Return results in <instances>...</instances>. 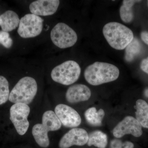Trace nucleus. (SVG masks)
<instances>
[{
    "instance_id": "f257e3e1",
    "label": "nucleus",
    "mask_w": 148,
    "mask_h": 148,
    "mask_svg": "<svg viewBox=\"0 0 148 148\" xmlns=\"http://www.w3.org/2000/svg\"><path fill=\"white\" fill-rule=\"evenodd\" d=\"M119 75L118 68L109 63L95 62L84 71L85 79L89 84L98 86L114 81Z\"/></svg>"
},
{
    "instance_id": "f03ea898",
    "label": "nucleus",
    "mask_w": 148,
    "mask_h": 148,
    "mask_svg": "<svg viewBox=\"0 0 148 148\" xmlns=\"http://www.w3.org/2000/svg\"><path fill=\"white\" fill-rule=\"evenodd\" d=\"M103 32L109 44L116 50L125 49L134 39L131 29L118 22L106 24L103 27Z\"/></svg>"
},
{
    "instance_id": "7ed1b4c3",
    "label": "nucleus",
    "mask_w": 148,
    "mask_h": 148,
    "mask_svg": "<svg viewBox=\"0 0 148 148\" xmlns=\"http://www.w3.org/2000/svg\"><path fill=\"white\" fill-rule=\"evenodd\" d=\"M61 125L54 112L46 111L43 115L42 123L35 125L32 129V134L35 141L40 147L47 148L50 143L48 133L58 130L61 128Z\"/></svg>"
},
{
    "instance_id": "20e7f679",
    "label": "nucleus",
    "mask_w": 148,
    "mask_h": 148,
    "mask_svg": "<svg viewBox=\"0 0 148 148\" xmlns=\"http://www.w3.org/2000/svg\"><path fill=\"white\" fill-rule=\"evenodd\" d=\"M37 90L36 80L32 77H24L18 81L11 91L9 100L14 104H30L36 95Z\"/></svg>"
},
{
    "instance_id": "39448f33",
    "label": "nucleus",
    "mask_w": 148,
    "mask_h": 148,
    "mask_svg": "<svg viewBox=\"0 0 148 148\" xmlns=\"http://www.w3.org/2000/svg\"><path fill=\"white\" fill-rule=\"evenodd\" d=\"M81 71L78 64L76 61L70 60L55 67L51 71V75L55 82L69 85L78 79Z\"/></svg>"
},
{
    "instance_id": "423d86ee",
    "label": "nucleus",
    "mask_w": 148,
    "mask_h": 148,
    "mask_svg": "<svg viewBox=\"0 0 148 148\" xmlns=\"http://www.w3.org/2000/svg\"><path fill=\"white\" fill-rule=\"evenodd\" d=\"M51 39L57 47L65 49L75 45L77 40L76 33L64 23H59L53 27L50 34Z\"/></svg>"
},
{
    "instance_id": "0eeeda50",
    "label": "nucleus",
    "mask_w": 148,
    "mask_h": 148,
    "mask_svg": "<svg viewBox=\"0 0 148 148\" xmlns=\"http://www.w3.org/2000/svg\"><path fill=\"white\" fill-rule=\"evenodd\" d=\"M43 24V20L39 16L28 14L20 19L17 32L21 38H34L41 33Z\"/></svg>"
},
{
    "instance_id": "6e6552de",
    "label": "nucleus",
    "mask_w": 148,
    "mask_h": 148,
    "mask_svg": "<svg viewBox=\"0 0 148 148\" xmlns=\"http://www.w3.org/2000/svg\"><path fill=\"white\" fill-rule=\"evenodd\" d=\"M30 112V108L27 104L15 103L11 107L10 119L19 135H24L28 130L29 126L28 117Z\"/></svg>"
},
{
    "instance_id": "1a4fd4ad",
    "label": "nucleus",
    "mask_w": 148,
    "mask_h": 148,
    "mask_svg": "<svg viewBox=\"0 0 148 148\" xmlns=\"http://www.w3.org/2000/svg\"><path fill=\"white\" fill-rule=\"evenodd\" d=\"M113 134L116 138H122L127 134L139 137L143 134L142 126L135 118L126 116L114 128Z\"/></svg>"
},
{
    "instance_id": "9d476101",
    "label": "nucleus",
    "mask_w": 148,
    "mask_h": 148,
    "mask_svg": "<svg viewBox=\"0 0 148 148\" xmlns=\"http://www.w3.org/2000/svg\"><path fill=\"white\" fill-rule=\"evenodd\" d=\"M55 113L61 124L65 127H77L81 123V118L78 113L67 105H57L55 108Z\"/></svg>"
},
{
    "instance_id": "9b49d317",
    "label": "nucleus",
    "mask_w": 148,
    "mask_h": 148,
    "mask_svg": "<svg viewBox=\"0 0 148 148\" xmlns=\"http://www.w3.org/2000/svg\"><path fill=\"white\" fill-rule=\"evenodd\" d=\"M88 135L85 130L74 128L63 136L59 143L60 148H69L74 145L82 146L87 144Z\"/></svg>"
},
{
    "instance_id": "f8f14e48",
    "label": "nucleus",
    "mask_w": 148,
    "mask_h": 148,
    "mask_svg": "<svg viewBox=\"0 0 148 148\" xmlns=\"http://www.w3.org/2000/svg\"><path fill=\"white\" fill-rule=\"evenodd\" d=\"M59 4L58 0H38L30 4L29 10L37 16H50L56 12Z\"/></svg>"
},
{
    "instance_id": "ddd939ff",
    "label": "nucleus",
    "mask_w": 148,
    "mask_h": 148,
    "mask_svg": "<svg viewBox=\"0 0 148 148\" xmlns=\"http://www.w3.org/2000/svg\"><path fill=\"white\" fill-rule=\"evenodd\" d=\"M91 92L90 88L82 84L73 85L68 88L66 94V100L70 103H76L87 101Z\"/></svg>"
},
{
    "instance_id": "4468645a",
    "label": "nucleus",
    "mask_w": 148,
    "mask_h": 148,
    "mask_svg": "<svg viewBox=\"0 0 148 148\" xmlns=\"http://www.w3.org/2000/svg\"><path fill=\"white\" fill-rule=\"evenodd\" d=\"M19 22L18 14L13 11H7L0 16V26L4 32L13 31L18 27Z\"/></svg>"
},
{
    "instance_id": "2eb2a0df",
    "label": "nucleus",
    "mask_w": 148,
    "mask_h": 148,
    "mask_svg": "<svg viewBox=\"0 0 148 148\" xmlns=\"http://www.w3.org/2000/svg\"><path fill=\"white\" fill-rule=\"evenodd\" d=\"M135 108L136 119L142 126L148 128V104L144 100L139 99L136 101Z\"/></svg>"
},
{
    "instance_id": "dca6fc26",
    "label": "nucleus",
    "mask_w": 148,
    "mask_h": 148,
    "mask_svg": "<svg viewBox=\"0 0 148 148\" xmlns=\"http://www.w3.org/2000/svg\"><path fill=\"white\" fill-rule=\"evenodd\" d=\"M105 115L104 110L101 109L97 111L95 108L88 109L84 114L86 121L90 125L94 126H101Z\"/></svg>"
},
{
    "instance_id": "f3484780",
    "label": "nucleus",
    "mask_w": 148,
    "mask_h": 148,
    "mask_svg": "<svg viewBox=\"0 0 148 148\" xmlns=\"http://www.w3.org/2000/svg\"><path fill=\"white\" fill-rule=\"evenodd\" d=\"M107 135L102 131H93L88 135V145L94 146L98 148H106L108 145Z\"/></svg>"
},
{
    "instance_id": "a211bd4d",
    "label": "nucleus",
    "mask_w": 148,
    "mask_h": 148,
    "mask_svg": "<svg viewBox=\"0 0 148 148\" xmlns=\"http://www.w3.org/2000/svg\"><path fill=\"white\" fill-rule=\"evenodd\" d=\"M140 1L134 0H124L122 5L120 8V14L121 20L125 23L131 22L133 18L132 7L135 3Z\"/></svg>"
},
{
    "instance_id": "6ab92c4d",
    "label": "nucleus",
    "mask_w": 148,
    "mask_h": 148,
    "mask_svg": "<svg viewBox=\"0 0 148 148\" xmlns=\"http://www.w3.org/2000/svg\"><path fill=\"white\" fill-rule=\"evenodd\" d=\"M141 46L139 40L134 38L132 41L125 48V59L127 62H131L140 53Z\"/></svg>"
},
{
    "instance_id": "aec40b11",
    "label": "nucleus",
    "mask_w": 148,
    "mask_h": 148,
    "mask_svg": "<svg viewBox=\"0 0 148 148\" xmlns=\"http://www.w3.org/2000/svg\"><path fill=\"white\" fill-rule=\"evenodd\" d=\"M9 95L8 81L5 77L0 76V106L7 102Z\"/></svg>"
},
{
    "instance_id": "412c9836",
    "label": "nucleus",
    "mask_w": 148,
    "mask_h": 148,
    "mask_svg": "<svg viewBox=\"0 0 148 148\" xmlns=\"http://www.w3.org/2000/svg\"><path fill=\"white\" fill-rule=\"evenodd\" d=\"M134 145L129 141L123 142L121 140L114 139L112 140L110 148H134Z\"/></svg>"
},
{
    "instance_id": "4be33fe9",
    "label": "nucleus",
    "mask_w": 148,
    "mask_h": 148,
    "mask_svg": "<svg viewBox=\"0 0 148 148\" xmlns=\"http://www.w3.org/2000/svg\"><path fill=\"white\" fill-rule=\"evenodd\" d=\"M0 44L7 48H9L12 46L13 41L8 32L3 31L0 32Z\"/></svg>"
},
{
    "instance_id": "5701e85b",
    "label": "nucleus",
    "mask_w": 148,
    "mask_h": 148,
    "mask_svg": "<svg viewBox=\"0 0 148 148\" xmlns=\"http://www.w3.org/2000/svg\"><path fill=\"white\" fill-rule=\"evenodd\" d=\"M140 67L143 71L148 74V57L142 61Z\"/></svg>"
},
{
    "instance_id": "b1692460",
    "label": "nucleus",
    "mask_w": 148,
    "mask_h": 148,
    "mask_svg": "<svg viewBox=\"0 0 148 148\" xmlns=\"http://www.w3.org/2000/svg\"><path fill=\"white\" fill-rule=\"evenodd\" d=\"M141 37L142 40L148 45V32H143L141 34Z\"/></svg>"
},
{
    "instance_id": "393cba45",
    "label": "nucleus",
    "mask_w": 148,
    "mask_h": 148,
    "mask_svg": "<svg viewBox=\"0 0 148 148\" xmlns=\"http://www.w3.org/2000/svg\"></svg>"
}]
</instances>
